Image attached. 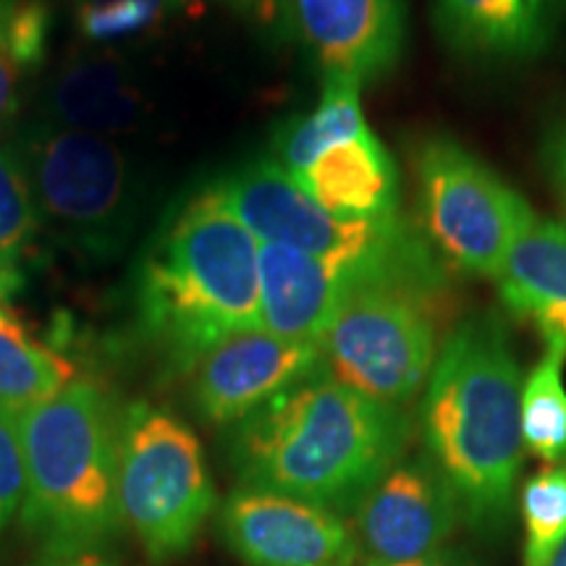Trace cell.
Returning <instances> with one entry per match:
<instances>
[{
  "label": "cell",
  "mask_w": 566,
  "mask_h": 566,
  "mask_svg": "<svg viewBox=\"0 0 566 566\" xmlns=\"http://www.w3.org/2000/svg\"><path fill=\"white\" fill-rule=\"evenodd\" d=\"M422 233L449 265L495 279L535 212L478 155L449 137L424 139L415 158Z\"/></svg>",
  "instance_id": "9"
},
{
  "label": "cell",
  "mask_w": 566,
  "mask_h": 566,
  "mask_svg": "<svg viewBox=\"0 0 566 566\" xmlns=\"http://www.w3.org/2000/svg\"><path fill=\"white\" fill-rule=\"evenodd\" d=\"M34 566H111V564L103 562L101 556L87 554V556H71V558H45V562Z\"/></svg>",
  "instance_id": "32"
},
{
  "label": "cell",
  "mask_w": 566,
  "mask_h": 566,
  "mask_svg": "<svg viewBox=\"0 0 566 566\" xmlns=\"http://www.w3.org/2000/svg\"><path fill=\"white\" fill-rule=\"evenodd\" d=\"M363 84L344 76H325L323 97L317 108L300 122H292L279 134L275 142V163L292 176L302 174L313 163L334 147L363 137L367 129L363 101Z\"/></svg>",
  "instance_id": "19"
},
{
  "label": "cell",
  "mask_w": 566,
  "mask_h": 566,
  "mask_svg": "<svg viewBox=\"0 0 566 566\" xmlns=\"http://www.w3.org/2000/svg\"><path fill=\"white\" fill-rule=\"evenodd\" d=\"M446 40L480 59H530L554 34V0H436Z\"/></svg>",
  "instance_id": "18"
},
{
  "label": "cell",
  "mask_w": 566,
  "mask_h": 566,
  "mask_svg": "<svg viewBox=\"0 0 566 566\" xmlns=\"http://www.w3.org/2000/svg\"><path fill=\"white\" fill-rule=\"evenodd\" d=\"M328 370L317 342L247 328L226 336L192 367L195 407L212 424H237L275 396Z\"/></svg>",
  "instance_id": "12"
},
{
  "label": "cell",
  "mask_w": 566,
  "mask_h": 566,
  "mask_svg": "<svg viewBox=\"0 0 566 566\" xmlns=\"http://www.w3.org/2000/svg\"><path fill=\"white\" fill-rule=\"evenodd\" d=\"M564 354L546 349L522 384V443L546 464L566 462Z\"/></svg>",
  "instance_id": "21"
},
{
  "label": "cell",
  "mask_w": 566,
  "mask_h": 566,
  "mask_svg": "<svg viewBox=\"0 0 566 566\" xmlns=\"http://www.w3.org/2000/svg\"><path fill=\"white\" fill-rule=\"evenodd\" d=\"M522 566H548L566 537V462L546 464L522 488Z\"/></svg>",
  "instance_id": "23"
},
{
  "label": "cell",
  "mask_w": 566,
  "mask_h": 566,
  "mask_svg": "<svg viewBox=\"0 0 566 566\" xmlns=\"http://www.w3.org/2000/svg\"><path fill=\"white\" fill-rule=\"evenodd\" d=\"M223 3L250 13L252 19L263 21V24H275L289 11V0H223Z\"/></svg>",
  "instance_id": "28"
},
{
  "label": "cell",
  "mask_w": 566,
  "mask_h": 566,
  "mask_svg": "<svg viewBox=\"0 0 566 566\" xmlns=\"http://www.w3.org/2000/svg\"><path fill=\"white\" fill-rule=\"evenodd\" d=\"M38 216L84 258H113L134 226L139 181L111 137L42 124L24 155Z\"/></svg>",
  "instance_id": "8"
},
{
  "label": "cell",
  "mask_w": 566,
  "mask_h": 566,
  "mask_svg": "<svg viewBox=\"0 0 566 566\" xmlns=\"http://www.w3.org/2000/svg\"><path fill=\"white\" fill-rule=\"evenodd\" d=\"M48 116L53 126L111 137L145 118V90L122 63L82 59L55 74L48 90Z\"/></svg>",
  "instance_id": "17"
},
{
  "label": "cell",
  "mask_w": 566,
  "mask_h": 566,
  "mask_svg": "<svg viewBox=\"0 0 566 566\" xmlns=\"http://www.w3.org/2000/svg\"><path fill=\"white\" fill-rule=\"evenodd\" d=\"M139 307L189 373L226 336L260 328V242L216 187L163 233L142 273Z\"/></svg>",
  "instance_id": "4"
},
{
  "label": "cell",
  "mask_w": 566,
  "mask_h": 566,
  "mask_svg": "<svg viewBox=\"0 0 566 566\" xmlns=\"http://www.w3.org/2000/svg\"><path fill=\"white\" fill-rule=\"evenodd\" d=\"M286 6L325 76L365 84L388 74L405 51L401 0H289Z\"/></svg>",
  "instance_id": "13"
},
{
  "label": "cell",
  "mask_w": 566,
  "mask_h": 566,
  "mask_svg": "<svg viewBox=\"0 0 566 566\" xmlns=\"http://www.w3.org/2000/svg\"><path fill=\"white\" fill-rule=\"evenodd\" d=\"M221 535L250 566H357L349 520L263 488L239 485L221 509Z\"/></svg>",
  "instance_id": "11"
},
{
  "label": "cell",
  "mask_w": 566,
  "mask_h": 566,
  "mask_svg": "<svg viewBox=\"0 0 566 566\" xmlns=\"http://www.w3.org/2000/svg\"><path fill=\"white\" fill-rule=\"evenodd\" d=\"M522 373L504 323L478 315L443 338L422 388L424 454L454 488L464 522L499 530L522 470Z\"/></svg>",
  "instance_id": "2"
},
{
  "label": "cell",
  "mask_w": 566,
  "mask_h": 566,
  "mask_svg": "<svg viewBox=\"0 0 566 566\" xmlns=\"http://www.w3.org/2000/svg\"><path fill=\"white\" fill-rule=\"evenodd\" d=\"M449 275L380 273L352 283L323 336L325 367L354 391L405 407L441 352Z\"/></svg>",
  "instance_id": "5"
},
{
  "label": "cell",
  "mask_w": 566,
  "mask_h": 566,
  "mask_svg": "<svg viewBox=\"0 0 566 566\" xmlns=\"http://www.w3.org/2000/svg\"><path fill=\"white\" fill-rule=\"evenodd\" d=\"M74 380L59 352L40 344L0 296V407L24 412Z\"/></svg>",
  "instance_id": "20"
},
{
  "label": "cell",
  "mask_w": 566,
  "mask_h": 566,
  "mask_svg": "<svg viewBox=\"0 0 566 566\" xmlns=\"http://www.w3.org/2000/svg\"><path fill=\"white\" fill-rule=\"evenodd\" d=\"M216 501L192 430L166 409L129 407L118 424V512L150 558L187 554Z\"/></svg>",
  "instance_id": "7"
},
{
  "label": "cell",
  "mask_w": 566,
  "mask_h": 566,
  "mask_svg": "<svg viewBox=\"0 0 566 566\" xmlns=\"http://www.w3.org/2000/svg\"><path fill=\"white\" fill-rule=\"evenodd\" d=\"M21 66L11 59L9 53L0 55V124L6 122V116L11 113L13 95H17V82H19Z\"/></svg>",
  "instance_id": "29"
},
{
  "label": "cell",
  "mask_w": 566,
  "mask_h": 566,
  "mask_svg": "<svg viewBox=\"0 0 566 566\" xmlns=\"http://www.w3.org/2000/svg\"><path fill=\"white\" fill-rule=\"evenodd\" d=\"M48 40V11L38 0H19L13 13L9 55L21 69L32 66L42 59Z\"/></svg>",
  "instance_id": "26"
},
{
  "label": "cell",
  "mask_w": 566,
  "mask_h": 566,
  "mask_svg": "<svg viewBox=\"0 0 566 566\" xmlns=\"http://www.w3.org/2000/svg\"><path fill=\"white\" fill-rule=\"evenodd\" d=\"M506 310L566 357V223L533 218L493 279Z\"/></svg>",
  "instance_id": "15"
},
{
  "label": "cell",
  "mask_w": 566,
  "mask_h": 566,
  "mask_svg": "<svg viewBox=\"0 0 566 566\" xmlns=\"http://www.w3.org/2000/svg\"><path fill=\"white\" fill-rule=\"evenodd\" d=\"M19 0H0V55L9 53V40H11V24L13 13H17Z\"/></svg>",
  "instance_id": "31"
},
{
  "label": "cell",
  "mask_w": 566,
  "mask_h": 566,
  "mask_svg": "<svg viewBox=\"0 0 566 566\" xmlns=\"http://www.w3.org/2000/svg\"><path fill=\"white\" fill-rule=\"evenodd\" d=\"M34 205L24 163L9 147H0V296H11L24 281V263L38 237Z\"/></svg>",
  "instance_id": "22"
},
{
  "label": "cell",
  "mask_w": 566,
  "mask_h": 566,
  "mask_svg": "<svg viewBox=\"0 0 566 566\" xmlns=\"http://www.w3.org/2000/svg\"><path fill=\"white\" fill-rule=\"evenodd\" d=\"M359 279L367 275L289 247L260 244V328L292 342L321 344Z\"/></svg>",
  "instance_id": "14"
},
{
  "label": "cell",
  "mask_w": 566,
  "mask_h": 566,
  "mask_svg": "<svg viewBox=\"0 0 566 566\" xmlns=\"http://www.w3.org/2000/svg\"><path fill=\"white\" fill-rule=\"evenodd\" d=\"M367 566V564H363ZM388 566H478L475 558L467 554L464 548H457V546H446L441 551H436V554L430 556H422V558H415V562H405V564H388Z\"/></svg>",
  "instance_id": "30"
},
{
  "label": "cell",
  "mask_w": 566,
  "mask_h": 566,
  "mask_svg": "<svg viewBox=\"0 0 566 566\" xmlns=\"http://www.w3.org/2000/svg\"><path fill=\"white\" fill-rule=\"evenodd\" d=\"M24 501V446L19 412L0 407V537Z\"/></svg>",
  "instance_id": "25"
},
{
  "label": "cell",
  "mask_w": 566,
  "mask_h": 566,
  "mask_svg": "<svg viewBox=\"0 0 566 566\" xmlns=\"http://www.w3.org/2000/svg\"><path fill=\"white\" fill-rule=\"evenodd\" d=\"M260 244L300 250L359 275H449L422 229L399 212L344 218L325 210L275 160H260L216 184Z\"/></svg>",
  "instance_id": "6"
},
{
  "label": "cell",
  "mask_w": 566,
  "mask_h": 566,
  "mask_svg": "<svg viewBox=\"0 0 566 566\" xmlns=\"http://www.w3.org/2000/svg\"><path fill=\"white\" fill-rule=\"evenodd\" d=\"M24 446L21 522L48 558L95 554L122 530L118 424L108 396L74 378L19 415Z\"/></svg>",
  "instance_id": "3"
},
{
  "label": "cell",
  "mask_w": 566,
  "mask_h": 566,
  "mask_svg": "<svg viewBox=\"0 0 566 566\" xmlns=\"http://www.w3.org/2000/svg\"><path fill=\"white\" fill-rule=\"evenodd\" d=\"M412 420L354 391L328 370L302 380L231 424L239 485L263 488L349 516L407 454Z\"/></svg>",
  "instance_id": "1"
},
{
  "label": "cell",
  "mask_w": 566,
  "mask_h": 566,
  "mask_svg": "<svg viewBox=\"0 0 566 566\" xmlns=\"http://www.w3.org/2000/svg\"><path fill=\"white\" fill-rule=\"evenodd\" d=\"M543 160H546L548 179H551V184H554L556 195L562 197V202L566 208V122L558 124L556 129L548 134Z\"/></svg>",
  "instance_id": "27"
},
{
  "label": "cell",
  "mask_w": 566,
  "mask_h": 566,
  "mask_svg": "<svg viewBox=\"0 0 566 566\" xmlns=\"http://www.w3.org/2000/svg\"><path fill=\"white\" fill-rule=\"evenodd\" d=\"M548 566H566V537L562 541V546L556 548V554H554V558H551Z\"/></svg>",
  "instance_id": "33"
},
{
  "label": "cell",
  "mask_w": 566,
  "mask_h": 566,
  "mask_svg": "<svg viewBox=\"0 0 566 566\" xmlns=\"http://www.w3.org/2000/svg\"><path fill=\"white\" fill-rule=\"evenodd\" d=\"M294 181L336 216L384 218L399 212V171L373 132L321 155Z\"/></svg>",
  "instance_id": "16"
},
{
  "label": "cell",
  "mask_w": 566,
  "mask_h": 566,
  "mask_svg": "<svg viewBox=\"0 0 566 566\" xmlns=\"http://www.w3.org/2000/svg\"><path fill=\"white\" fill-rule=\"evenodd\" d=\"M349 520L359 562L388 566L451 546L464 512L454 488L428 454H405L373 485Z\"/></svg>",
  "instance_id": "10"
},
{
  "label": "cell",
  "mask_w": 566,
  "mask_h": 566,
  "mask_svg": "<svg viewBox=\"0 0 566 566\" xmlns=\"http://www.w3.org/2000/svg\"><path fill=\"white\" fill-rule=\"evenodd\" d=\"M179 0H82L80 30L87 40L111 42L153 30Z\"/></svg>",
  "instance_id": "24"
}]
</instances>
